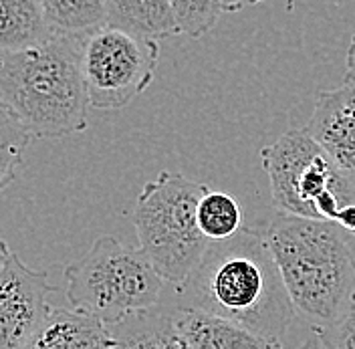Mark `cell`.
I'll use <instances>...</instances> for the list:
<instances>
[{"mask_svg":"<svg viewBox=\"0 0 355 349\" xmlns=\"http://www.w3.org/2000/svg\"><path fill=\"white\" fill-rule=\"evenodd\" d=\"M176 291L180 309H198L279 341L295 317L263 226H243L210 242Z\"/></svg>","mask_w":355,"mask_h":349,"instance_id":"cell-1","label":"cell"},{"mask_svg":"<svg viewBox=\"0 0 355 349\" xmlns=\"http://www.w3.org/2000/svg\"><path fill=\"white\" fill-rule=\"evenodd\" d=\"M85 39L51 28L31 49L0 51V105L28 137H65L87 128Z\"/></svg>","mask_w":355,"mask_h":349,"instance_id":"cell-2","label":"cell"},{"mask_svg":"<svg viewBox=\"0 0 355 349\" xmlns=\"http://www.w3.org/2000/svg\"><path fill=\"white\" fill-rule=\"evenodd\" d=\"M295 313L321 331L355 305V255L347 232L331 220L277 212L265 226Z\"/></svg>","mask_w":355,"mask_h":349,"instance_id":"cell-3","label":"cell"},{"mask_svg":"<svg viewBox=\"0 0 355 349\" xmlns=\"http://www.w3.org/2000/svg\"><path fill=\"white\" fill-rule=\"evenodd\" d=\"M210 188L176 172H159L133 206L139 250L172 284H182L198 264L210 240L198 228V204Z\"/></svg>","mask_w":355,"mask_h":349,"instance_id":"cell-4","label":"cell"},{"mask_svg":"<svg viewBox=\"0 0 355 349\" xmlns=\"http://www.w3.org/2000/svg\"><path fill=\"white\" fill-rule=\"evenodd\" d=\"M65 281L71 307L105 325L157 307L166 283L139 248L110 235L99 237L79 261L67 266Z\"/></svg>","mask_w":355,"mask_h":349,"instance_id":"cell-5","label":"cell"},{"mask_svg":"<svg viewBox=\"0 0 355 349\" xmlns=\"http://www.w3.org/2000/svg\"><path fill=\"white\" fill-rule=\"evenodd\" d=\"M272 204L279 212L335 222L355 202V186L305 130H288L261 150Z\"/></svg>","mask_w":355,"mask_h":349,"instance_id":"cell-6","label":"cell"},{"mask_svg":"<svg viewBox=\"0 0 355 349\" xmlns=\"http://www.w3.org/2000/svg\"><path fill=\"white\" fill-rule=\"evenodd\" d=\"M157 61V41L107 24L87 35L83 77L91 108L123 110L152 85Z\"/></svg>","mask_w":355,"mask_h":349,"instance_id":"cell-7","label":"cell"},{"mask_svg":"<svg viewBox=\"0 0 355 349\" xmlns=\"http://www.w3.org/2000/svg\"><path fill=\"white\" fill-rule=\"evenodd\" d=\"M53 291L46 271H35L10 253L0 269V349H24L51 311L46 297Z\"/></svg>","mask_w":355,"mask_h":349,"instance_id":"cell-8","label":"cell"},{"mask_svg":"<svg viewBox=\"0 0 355 349\" xmlns=\"http://www.w3.org/2000/svg\"><path fill=\"white\" fill-rule=\"evenodd\" d=\"M305 131L329 155L333 166L355 186V85L319 91Z\"/></svg>","mask_w":355,"mask_h":349,"instance_id":"cell-9","label":"cell"},{"mask_svg":"<svg viewBox=\"0 0 355 349\" xmlns=\"http://www.w3.org/2000/svg\"><path fill=\"white\" fill-rule=\"evenodd\" d=\"M176 323L190 349H283V341L232 323L198 309L174 311Z\"/></svg>","mask_w":355,"mask_h":349,"instance_id":"cell-10","label":"cell"},{"mask_svg":"<svg viewBox=\"0 0 355 349\" xmlns=\"http://www.w3.org/2000/svg\"><path fill=\"white\" fill-rule=\"evenodd\" d=\"M110 327L77 309L51 307L24 349H110Z\"/></svg>","mask_w":355,"mask_h":349,"instance_id":"cell-11","label":"cell"},{"mask_svg":"<svg viewBox=\"0 0 355 349\" xmlns=\"http://www.w3.org/2000/svg\"><path fill=\"white\" fill-rule=\"evenodd\" d=\"M107 327L110 349H190L178 327L174 311L154 307Z\"/></svg>","mask_w":355,"mask_h":349,"instance_id":"cell-12","label":"cell"},{"mask_svg":"<svg viewBox=\"0 0 355 349\" xmlns=\"http://www.w3.org/2000/svg\"><path fill=\"white\" fill-rule=\"evenodd\" d=\"M107 26L152 41L180 35L172 0H107Z\"/></svg>","mask_w":355,"mask_h":349,"instance_id":"cell-13","label":"cell"},{"mask_svg":"<svg viewBox=\"0 0 355 349\" xmlns=\"http://www.w3.org/2000/svg\"><path fill=\"white\" fill-rule=\"evenodd\" d=\"M49 33L41 0H0V51L31 49Z\"/></svg>","mask_w":355,"mask_h":349,"instance_id":"cell-14","label":"cell"},{"mask_svg":"<svg viewBox=\"0 0 355 349\" xmlns=\"http://www.w3.org/2000/svg\"><path fill=\"white\" fill-rule=\"evenodd\" d=\"M51 28L91 35L107 24V0H41Z\"/></svg>","mask_w":355,"mask_h":349,"instance_id":"cell-15","label":"cell"},{"mask_svg":"<svg viewBox=\"0 0 355 349\" xmlns=\"http://www.w3.org/2000/svg\"><path fill=\"white\" fill-rule=\"evenodd\" d=\"M196 219L200 232L210 242L230 239L243 228L241 204L226 192L208 190L200 200Z\"/></svg>","mask_w":355,"mask_h":349,"instance_id":"cell-16","label":"cell"},{"mask_svg":"<svg viewBox=\"0 0 355 349\" xmlns=\"http://www.w3.org/2000/svg\"><path fill=\"white\" fill-rule=\"evenodd\" d=\"M178 31L190 39H200L210 33L220 19V0H172Z\"/></svg>","mask_w":355,"mask_h":349,"instance_id":"cell-17","label":"cell"},{"mask_svg":"<svg viewBox=\"0 0 355 349\" xmlns=\"http://www.w3.org/2000/svg\"><path fill=\"white\" fill-rule=\"evenodd\" d=\"M28 139L31 137L26 131L0 105V194L15 180L17 168L21 166L22 150Z\"/></svg>","mask_w":355,"mask_h":349,"instance_id":"cell-18","label":"cell"},{"mask_svg":"<svg viewBox=\"0 0 355 349\" xmlns=\"http://www.w3.org/2000/svg\"><path fill=\"white\" fill-rule=\"evenodd\" d=\"M313 333L327 349H355V305L339 323Z\"/></svg>","mask_w":355,"mask_h":349,"instance_id":"cell-19","label":"cell"},{"mask_svg":"<svg viewBox=\"0 0 355 349\" xmlns=\"http://www.w3.org/2000/svg\"><path fill=\"white\" fill-rule=\"evenodd\" d=\"M347 235H355V202L354 204H347L341 212H339V216L335 220Z\"/></svg>","mask_w":355,"mask_h":349,"instance_id":"cell-20","label":"cell"},{"mask_svg":"<svg viewBox=\"0 0 355 349\" xmlns=\"http://www.w3.org/2000/svg\"><path fill=\"white\" fill-rule=\"evenodd\" d=\"M345 83H354L355 85V33L347 46V55H345Z\"/></svg>","mask_w":355,"mask_h":349,"instance_id":"cell-21","label":"cell"},{"mask_svg":"<svg viewBox=\"0 0 355 349\" xmlns=\"http://www.w3.org/2000/svg\"><path fill=\"white\" fill-rule=\"evenodd\" d=\"M220 2L224 12H239V10L248 8V6H257L265 0H220Z\"/></svg>","mask_w":355,"mask_h":349,"instance_id":"cell-22","label":"cell"},{"mask_svg":"<svg viewBox=\"0 0 355 349\" xmlns=\"http://www.w3.org/2000/svg\"><path fill=\"white\" fill-rule=\"evenodd\" d=\"M299 349H327V348H325V346H323V341L313 333L309 339H307V341H305V343H303Z\"/></svg>","mask_w":355,"mask_h":349,"instance_id":"cell-23","label":"cell"},{"mask_svg":"<svg viewBox=\"0 0 355 349\" xmlns=\"http://www.w3.org/2000/svg\"><path fill=\"white\" fill-rule=\"evenodd\" d=\"M10 253H12V250L8 248V244H6L4 240L0 239V269L4 266V262L8 261V257H10Z\"/></svg>","mask_w":355,"mask_h":349,"instance_id":"cell-24","label":"cell"}]
</instances>
